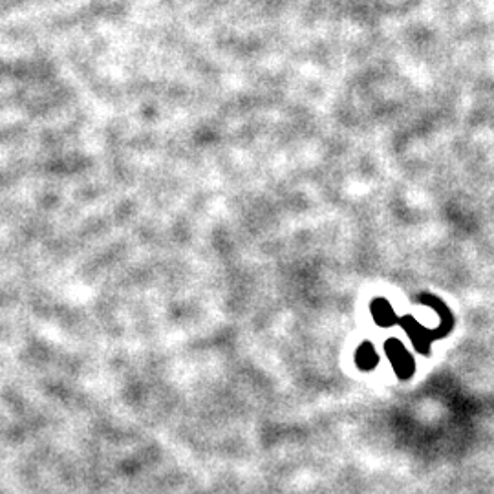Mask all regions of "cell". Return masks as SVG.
<instances>
[{
	"instance_id": "3957f363",
	"label": "cell",
	"mask_w": 494,
	"mask_h": 494,
	"mask_svg": "<svg viewBox=\"0 0 494 494\" xmlns=\"http://www.w3.org/2000/svg\"><path fill=\"white\" fill-rule=\"evenodd\" d=\"M372 313L375 323H378L379 326H385V328L397 323V320H395V313L394 310H392V306L388 304L385 299H379V301L372 302Z\"/></svg>"
},
{
	"instance_id": "7a4b0ae2",
	"label": "cell",
	"mask_w": 494,
	"mask_h": 494,
	"mask_svg": "<svg viewBox=\"0 0 494 494\" xmlns=\"http://www.w3.org/2000/svg\"><path fill=\"white\" fill-rule=\"evenodd\" d=\"M399 324L403 326L404 332L409 333V337L412 339L414 346H416V350L427 355L428 348H430L432 339H434V333H430L428 330L423 328L421 324L416 323L412 317H403V319L399 320Z\"/></svg>"
},
{
	"instance_id": "277c9868",
	"label": "cell",
	"mask_w": 494,
	"mask_h": 494,
	"mask_svg": "<svg viewBox=\"0 0 494 494\" xmlns=\"http://www.w3.org/2000/svg\"><path fill=\"white\" fill-rule=\"evenodd\" d=\"M355 363H357V366H359L361 370H366V372L378 366V351L373 350V346L370 344V342H364V344L359 346V350L355 354Z\"/></svg>"
},
{
	"instance_id": "6da1fadb",
	"label": "cell",
	"mask_w": 494,
	"mask_h": 494,
	"mask_svg": "<svg viewBox=\"0 0 494 494\" xmlns=\"http://www.w3.org/2000/svg\"><path fill=\"white\" fill-rule=\"evenodd\" d=\"M387 350L388 359H390L392 366H394L397 378L401 379H410L414 375V370H416V364H414L412 355L406 351V348L403 346V342L397 341V339H392L385 346Z\"/></svg>"
}]
</instances>
